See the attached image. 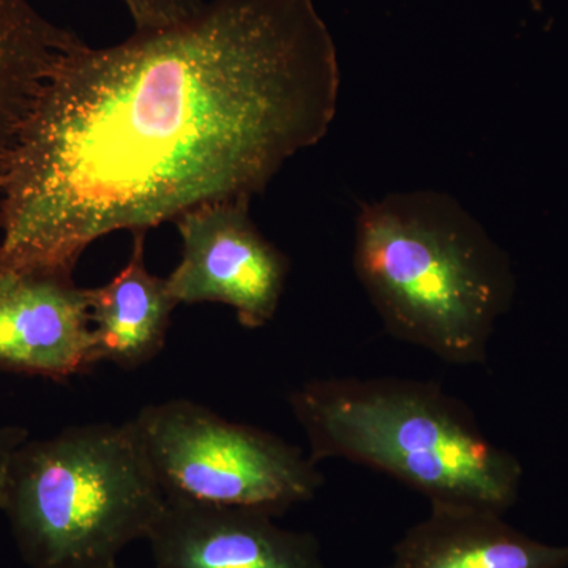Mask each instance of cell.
<instances>
[{"instance_id":"cell-1","label":"cell","mask_w":568,"mask_h":568,"mask_svg":"<svg viewBox=\"0 0 568 568\" xmlns=\"http://www.w3.org/2000/svg\"><path fill=\"white\" fill-rule=\"evenodd\" d=\"M339 85L315 0H212L174 28L82 43L0 181V271L73 275L103 235L263 193L324 140Z\"/></svg>"},{"instance_id":"cell-2","label":"cell","mask_w":568,"mask_h":568,"mask_svg":"<svg viewBox=\"0 0 568 568\" xmlns=\"http://www.w3.org/2000/svg\"><path fill=\"white\" fill-rule=\"evenodd\" d=\"M353 267L396 339L452 365L487 362L514 274L507 254L454 196L413 190L362 204Z\"/></svg>"},{"instance_id":"cell-3","label":"cell","mask_w":568,"mask_h":568,"mask_svg":"<svg viewBox=\"0 0 568 568\" xmlns=\"http://www.w3.org/2000/svg\"><path fill=\"white\" fill-rule=\"evenodd\" d=\"M308 457L346 459L387 474L433 504L506 515L521 489V463L481 432L470 407L437 383L328 377L291 392Z\"/></svg>"},{"instance_id":"cell-4","label":"cell","mask_w":568,"mask_h":568,"mask_svg":"<svg viewBox=\"0 0 568 568\" xmlns=\"http://www.w3.org/2000/svg\"><path fill=\"white\" fill-rule=\"evenodd\" d=\"M166 497L132 422L74 426L11 457L2 511L33 568H112L148 538Z\"/></svg>"},{"instance_id":"cell-5","label":"cell","mask_w":568,"mask_h":568,"mask_svg":"<svg viewBox=\"0 0 568 568\" xmlns=\"http://www.w3.org/2000/svg\"><path fill=\"white\" fill-rule=\"evenodd\" d=\"M130 422L166 499L252 508L276 518L312 500L324 485L301 448L190 399L142 407Z\"/></svg>"},{"instance_id":"cell-6","label":"cell","mask_w":568,"mask_h":568,"mask_svg":"<svg viewBox=\"0 0 568 568\" xmlns=\"http://www.w3.org/2000/svg\"><path fill=\"white\" fill-rule=\"evenodd\" d=\"M250 203L231 197L182 213L181 263L166 280L179 305H227L245 328H263L278 312L291 263L257 230Z\"/></svg>"},{"instance_id":"cell-7","label":"cell","mask_w":568,"mask_h":568,"mask_svg":"<svg viewBox=\"0 0 568 568\" xmlns=\"http://www.w3.org/2000/svg\"><path fill=\"white\" fill-rule=\"evenodd\" d=\"M95 365L88 290L73 275L0 271V372L65 381Z\"/></svg>"},{"instance_id":"cell-8","label":"cell","mask_w":568,"mask_h":568,"mask_svg":"<svg viewBox=\"0 0 568 568\" xmlns=\"http://www.w3.org/2000/svg\"><path fill=\"white\" fill-rule=\"evenodd\" d=\"M145 540L155 568H325L316 536L252 508L166 499Z\"/></svg>"},{"instance_id":"cell-9","label":"cell","mask_w":568,"mask_h":568,"mask_svg":"<svg viewBox=\"0 0 568 568\" xmlns=\"http://www.w3.org/2000/svg\"><path fill=\"white\" fill-rule=\"evenodd\" d=\"M484 508L433 504L386 568H567L568 545L534 540Z\"/></svg>"},{"instance_id":"cell-10","label":"cell","mask_w":568,"mask_h":568,"mask_svg":"<svg viewBox=\"0 0 568 568\" xmlns=\"http://www.w3.org/2000/svg\"><path fill=\"white\" fill-rule=\"evenodd\" d=\"M129 263L103 286L88 290L97 364L122 369L149 364L164 349L178 301L168 280L145 267V231L133 233Z\"/></svg>"},{"instance_id":"cell-11","label":"cell","mask_w":568,"mask_h":568,"mask_svg":"<svg viewBox=\"0 0 568 568\" xmlns=\"http://www.w3.org/2000/svg\"><path fill=\"white\" fill-rule=\"evenodd\" d=\"M82 43L29 0H0V181L52 73Z\"/></svg>"},{"instance_id":"cell-12","label":"cell","mask_w":568,"mask_h":568,"mask_svg":"<svg viewBox=\"0 0 568 568\" xmlns=\"http://www.w3.org/2000/svg\"><path fill=\"white\" fill-rule=\"evenodd\" d=\"M134 22V32H155L192 20L205 0H122Z\"/></svg>"},{"instance_id":"cell-13","label":"cell","mask_w":568,"mask_h":568,"mask_svg":"<svg viewBox=\"0 0 568 568\" xmlns=\"http://www.w3.org/2000/svg\"><path fill=\"white\" fill-rule=\"evenodd\" d=\"M26 440H28V432L24 428L0 425V510H2L3 491H6L11 457Z\"/></svg>"},{"instance_id":"cell-14","label":"cell","mask_w":568,"mask_h":568,"mask_svg":"<svg viewBox=\"0 0 568 568\" xmlns=\"http://www.w3.org/2000/svg\"><path fill=\"white\" fill-rule=\"evenodd\" d=\"M112 568H121V567H119V566H115V567H112ZM153 568H155V567H153Z\"/></svg>"}]
</instances>
